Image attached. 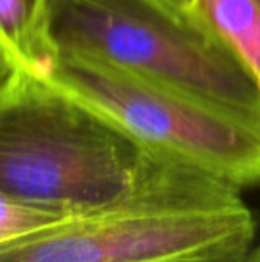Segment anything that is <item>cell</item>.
Instances as JSON below:
<instances>
[{"mask_svg":"<svg viewBox=\"0 0 260 262\" xmlns=\"http://www.w3.org/2000/svg\"><path fill=\"white\" fill-rule=\"evenodd\" d=\"M258 2H260V0H258Z\"/></svg>","mask_w":260,"mask_h":262,"instance_id":"obj_13","label":"cell"},{"mask_svg":"<svg viewBox=\"0 0 260 262\" xmlns=\"http://www.w3.org/2000/svg\"><path fill=\"white\" fill-rule=\"evenodd\" d=\"M43 77L145 145L239 189L260 186V114L237 113L77 55H54Z\"/></svg>","mask_w":260,"mask_h":262,"instance_id":"obj_3","label":"cell"},{"mask_svg":"<svg viewBox=\"0 0 260 262\" xmlns=\"http://www.w3.org/2000/svg\"><path fill=\"white\" fill-rule=\"evenodd\" d=\"M244 259H221V260H208V262H243Z\"/></svg>","mask_w":260,"mask_h":262,"instance_id":"obj_10","label":"cell"},{"mask_svg":"<svg viewBox=\"0 0 260 262\" xmlns=\"http://www.w3.org/2000/svg\"><path fill=\"white\" fill-rule=\"evenodd\" d=\"M0 43L16 68L45 75L54 61L46 36V0H0Z\"/></svg>","mask_w":260,"mask_h":262,"instance_id":"obj_5","label":"cell"},{"mask_svg":"<svg viewBox=\"0 0 260 262\" xmlns=\"http://www.w3.org/2000/svg\"><path fill=\"white\" fill-rule=\"evenodd\" d=\"M14 70H16V64L13 62L11 55L7 54V50L2 47V43H0V84L9 79Z\"/></svg>","mask_w":260,"mask_h":262,"instance_id":"obj_8","label":"cell"},{"mask_svg":"<svg viewBox=\"0 0 260 262\" xmlns=\"http://www.w3.org/2000/svg\"><path fill=\"white\" fill-rule=\"evenodd\" d=\"M187 2H193V0H187Z\"/></svg>","mask_w":260,"mask_h":262,"instance_id":"obj_11","label":"cell"},{"mask_svg":"<svg viewBox=\"0 0 260 262\" xmlns=\"http://www.w3.org/2000/svg\"><path fill=\"white\" fill-rule=\"evenodd\" d=\"M243 262H260V245L258 246H251L250 252L246 253V257H244Z\"/></svg>","mask_w":260,"mask_h":262,"instance_id":"obj_9","label":"cell"},{"mask_svg":"<svg viewBox=\"0 0 260 262\" xmlns=\"http://www.w3.org/2000/svg\"><path fill=\"white\" fill-rule=\"evenodd\" d=\"M0 191L66 217L244 205L237 186L145 145L20 68L0 84Z\"/></svg>","mask_w":260,"mask_h":262,"instance_id":"obj_1","label":"cell"},{"mask_svg":"<svg viewBox=\"0 0 260 262\" xmlns=\"http://www.w3.org/2000/svg\"><path fill=\"white\" fill-rule=\"evenodd\" d=\"M255 220L246 205L195 212L69 217L0 245V262H207L244 259Z\"/></svg>","mask_w":260,"mask_h":262,"instance_id":"obj_4","label":"cell"},{"mask_svg":"<svg viewBox=\"0 0 260 262\" xmlns=\"http://www.w3.org/2000/svg\"><path fill=\"white\" fill-rule=\"evenodd\" d=\"M260 82V2L258 0H193Z\"/></svg>","mask_w":260,"mask_h":262,"instance_id":"obj_6","label":"cell"},{"mask_svg":"<svg viewBox=\"0 0 260 262\" xmlns=\"http://www.w3.org/2000/svg\"><path fill=\"white\" fill-rule=\"evenodd\" d=\"M219 260H221V259H219ZM207 262H208V260H207Z\"/></svg>","mask_w":260,"mask_h":262,"instance_id":"obj_12","label":"cell"},{"mask_svg":"<svg viewBox=\"0 0 260 262\" xmlns=\"http://www.w3.org/2000/svg\"><path fill=\"white\" fill-rule=\"evenodd\" d=\"M69 217L0 191V245L52 227Z\"/></svg>","mask_w":260,"mask_h":262,"instance_id":"obj_7","label":"cell"},{"mask_svg":"<svg viewBox=\"0 0 260 262\" xmlns=\"http://www.w3.org/2000/svg\"><path fill=\"white\" fill-rule=\"evenodd\" d=\"M54 55L114 66L210 104L260 114V82L187 0H46Z\"/></svg>","mask_w":260,"mask_h":262,"instance_id":"obj_2","label":"cell"}]
</instances>
